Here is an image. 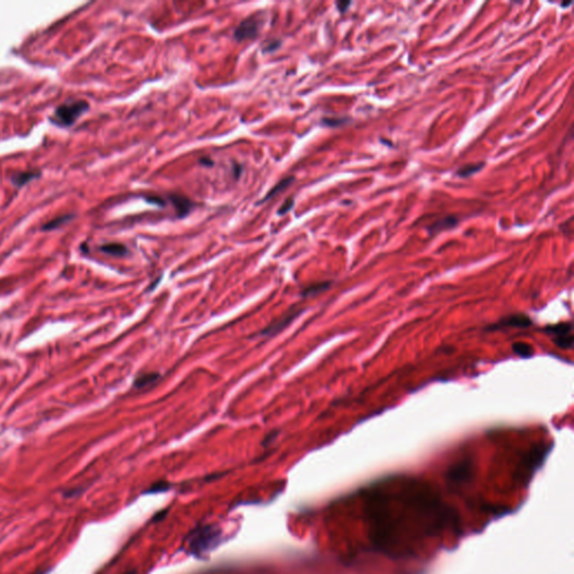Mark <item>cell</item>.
<instances>
[{
  "label": "cell",
  "mask_w": 574,
  "mask_h": 574,
  "mask_svg": "<svg viewBox=\"0 0 574 574\" xmlns=\"http://www.w3.org/2000/svg\"><path fill=\"white\" fill-rule=\"evenodd\" d=\"M222 532L213 525H203L195 528L189 538V551L197 558L210 553L221 543Z\"/></svg>",
  "instance_id": "1"
},
{
  "label": "cell",
  "mask_w": 574,
  "mask_h": 574,
  "mask_svg": "<svg viewBox=\"0 0 574 574\" xmlns=\"http://www.w3.org/2000/svg\"><path fill=\"white\" fill-rule=\"evenodd\" d=\"M88 110H89V104L87 101L84 100L70 101L68 104L57 107L54 115H53V120H54V122L57 124L69 127L77 121L80 115L87 113Z\"/></svg>",
  "instance_id": "2"
},
{
  "label": "cell",
  "mask_w": 574,
  "mask_h": 574,
  "mask_svg": "<svg viewBox=\"0 0 574 574\" xmlns=\"http://www.w3.org/2000/svg\"><path fill=\"white\" fill-rule=\"evenodd\" d=\"M573 328L571 322H563L547 326L544 332L550 336L554 344L561 349H571L573 345Z\"/></svg>",
  "instance_id": "3"
},
{
  "label": "cell",
  "mask_w": 574,
  "mask_h": 574,
  "mask_svg": "<svg viewBox=\"0 0 574 574\" xmlns=\"http://www.w3.org/2000/svg\"><path fill=\"white\" fill-rule=\"evenodd\" d=\"M533 324L532 320L527 315H525L523 313H517V314H511L508 315V317H505L500 319L499 321L496 322V323H492L490 326H488L486 328L487 331H497V330H502V329H506V328H519V329H526L529 328Z\"/></svg>",
  "instance_id": "4"
},
{
  "label": "cell",
  "mask_w": 574,
  "mask_h": 574,
  "mask_svg": "<svg viewBox=\"0 0 574 574\" xmlns=\"http://www.w3.org/2000/svg\"><path fill=\"white\" fill-rule=\"evenodd\" d=\"M260 29V20L256 16L249 17L242 20L234 29L233 36L237 41H243V39L255 38Z\"/></svg>",
  "instance_id": "5"
},
{
  "label": "cell",
  "mask_w": 574,
  "mask_h": 574,
  "mask_svg": "<svg viewBox=\"0 0 574 574\" xmlns=\"http://www.w3.org/2000/svg\"><path fill=\"white\" fill-rule=\"evenodd\" d=\"M300 311H296V310H292L290 312H287L286 314L284 315L283 318H280L277 322L270 324L269 327H267L264 331L261 332L262 336H273L276 335V333L279 332L282 329H284L286 326H288L293 320L296 318V315L299 314Z\"/></svg>",
  "instance_id": "6"
},
{
  "label": "cell",
  "mask_w": 574,
  "mask_h": 574,
  "mask_svg": "<svg viewBox=\"0 0 574 574\" xmlns=\"http://www.w3.org/2000/svg\"><path fill=\"white\" fill-rule=\"evenodd\" d=\"M170 200L173 203V207L175 208L177 217L179 218L186 217L191 211H192L193 203L186 197L179 194H172L170 195Z\"/></svg>",
  "instance_id": "7"
},
{
  "label": "cell",
  "mask_w": 574,
  "mask_h": 574,
  "mask_svg": "<svg viewBox=\"0 0 574 574\" xmlns=\"http://www.w3.org/2000/svg\"><path fill=\"white\" fill-rule=\"evenodd\" d=\"M100 249H101V251L108 253V255H111V256L121 257V256H124L128 253L127 247L124 246V244L118 243V242L106 243V244H104V246H101Z\"/></svg>",
  "instance_id": "8"
},
{
  "label": "cell",
  "mask_w": 574,
  "mask_h": 574,
  "mask_svg": "<svg viewBox=\"0 0 574 574\" xmlns=\"http://www.w3.org/2000/svg\"><path fill=\"white\" fill-rule=\"evenodd\" d=\"M293 180H294V177H293V176H288V177H285V179H283L282 181H279L278 183L276 184V185L274 186V188L271 189V190L269 191V192L265 195L264 198H262L261 201L258 202V204L265 202V201H267V200L274 198L275 195H277L279 192H282V191H284L285 189L287 188L288 185H290V184L292 183Z\"/></svg>",
  "instance_id": "9"
},
{
  "label": "cell",
  "mask_w": 574,
  "mask_h": 574,
  "mask_svg": "<svg viewBox=\"0 0 574 574\" xmlns=\"http://www.w3.org/2000/svg\"><path fill=\"white\" fill-rule=\"evenodd\" d=\"M513 351L522 358H531L534 354V348L532 344H528L526 342L519 341L514 342L513 344Z\"/></svg>",
  "instance_id": "10"
},
{
  "label": "cell",
  "mask_w": 574,
  "mask_h": 574,
  "mask_svg": "<svg viewBox=\"0 0 574 574\" xmlns=\"http://www.w3.org/2000/svg\"><path fill=\"white\" fill-rule=\"evenodd\" d=\"M457 224H458V219L456 217H447V218H444V219H441L440 221L433 224L432 227H430V231L432 233H437V232H439V231H441L443 229L452 228V227H455Z\"/></svg>",
  "instance_id": "11"
},
{
  "label": "cell",
  "mask_w": 574,
  "mask_h": 574,
  "mask_svg": "<svg viewBox=\"0 0 574 574\" xmlns=\"http://www.w3.org/2000/svg\"><path fill=\"white\" fill-rule=\"evenodd\" d=\"M159 375L158 373H155V372H149V373H145V375H141L139 377H137L135 379V387L137 388H142V387H146L148 386L149 384H152V382L156 381L158 379Z\"/></svg>",
  "instance_id": "12"
},
{
  "label": "cell",
  "mask_w": 574,
  "mask_h": 574,
  "mask_svg": "<svg viewBox=\"0 0 574 574\" xmlns=\"http://www.w3.org/2000/svg\"><path fill=\"white\" fill-rule=\"evenodd\" d=\"M38 174L35 172H21V173H17L15 176H12V182H14V184L17 186H21L27 183V182L32 181L35 177H37Z\"/></svg>",
  "instance_id": "13"
},
{
  "label": "cell",
  "mask_w": 574,
  "mask_h": 574,
  "mask_svg": "<svg viewBox=\"0 0 574 574\" xmlns=\"http://www.w3.org/2000/svg\"><path fill=\"white\" fill-rule=\"evenodd\" d=\"M484 164L483 163H479V164H470V165H465L463 167H460L459 170H458V174H459L461 177H466V176H470L472 175L473 173L478 172L480 168L483 167Z\"/></svg>",
  "instance_id": "14"
},
{
  "label": "cell",
  "mask_w": 574,
  "mask_h": 574,
  "mask_svg": "<svg viewBox=\"0 0 574 574\" xmlns=\"http://www.w3.org/2000/svg\"><path fill=\"white\" fill-rule=\"evenodd\" d=\"M329 286H330V283H329V282L319 283V284L311 285V286L306 287L305 290H304L303 292H302V293H303V295H313V294H317V293L326 291Z\"/></svg>",
  "instance_id": "15"
},
{
  "label": "cell",
  "mask_w": 574,
  "mask_h": 574,
  "mask_svg": "<svg viewBox=\"0 0 574 574\" xmlns=\"http://www.w3.org/2000/svg\"><path fill=\"white\" fill-rule=\"evenodd\" d=\"M72 216L68 215V216H63V217H59V218H55V219L51 220L50 222H47V224L44 226V230H52V229H55L57 227H60L61 225H63L64 222L69 221Z\"/></svg>",
  "instance_id": "16"
},
{
  "label": "cell",
  "mask_w": 574,
  "mask_h": 574,
  "mask_svg": "<svg viewBox=\"0 0 574 574\" xmlns=\"http://www.w3.org/2000/svg\"><path fill=\"white\" fill-rule=\"evenodd\" d=\"M294 203H295L294 198H288V199H286V200H285V202L282 204V206H280V208H279V210L277 211V213H278V215L282 216V215H285V213H287L288 211H291L292 209H293V207H294Z\"/></svg>",
  "instance_id": "17"
},
{
  "label": "cell",
  "mask_w": 574,
  "mask_h": 574,
  "mask_svg": "<svg viewBox=\"0 0 574 574\" xmlns=\"http://www.w3.org/2000/svg\"><path fill=\"white\" fill-rule=\"evenodd\" d=\"M146 201L152 204H156L158 207L165 206V201L161 197H146Z\"/></svg>",
  "instance_id": "18"
},
{
  "label": "cell",
  "mask_w": 574,
  "mask_h": 574,
  "mask_svg": "<svg viewBox=\"0 0 574 574\" xmlns=\"http://www.w3.org/2000/svg\"><path fill=\"white\" fill-rule=\"evenodd\" d=\"M280 46V41H271L269 44H267V46L264 48L265 52H273L275 50H277V48Z\"/></svg>",
  "instance_id": "19"
},
{
  "label": "cell",
  "mask_w": 574,
  "mask_h": 574,
  "mask_svg": "<svg viewBox=\"0 0 574 574\" xmlns=\"http://www.w3.org/2000/svg\"><path fill=\"white\" fill-rule=\"evenodd\" d=\"M199 162H200V164H201V165L209 166V167L213 166V164H215L210 157H202V158H200Z\"/></svg>",
  "instance_id": "20"
},
{
  "label": "cell",
  "mask_w": 574,
  "mask_h": 574,
  "mask_svg": "<svg viewBox=\"0 0 574 574\" xmlns=\"http://www.w3.org/2000/svg\"><path fill=\"white\" fill-rule=\"evenodd\" d=\"M323 122L328 124V126H333V124H339L344 122V120H330V119H326L323 120Z\"/></svg>",
  "instance_id": "21"
},
{
  "label": "cell",
  "mask_w": 574,
  "mask_h": 574,
  "mask_svg": "<svg viewBox=\"0 0 574 574\" xmlns=\"http://www.w3.org/2000/svg\"><path fill=\"white\" fill-rule=\"evenodd\" d=\"M349 5H350L349 1H346V2H338V3H337V6H338V8H339V10H340L341 12H344V11L346 9V7H348Z\"/></svg>",
  "instance_id": "22"
},
{
  "label": "cell",
  "mask_w": 574,
  "mask_h": 574,
  "mask_svg": "<svg viewBox=\"0 0 574 574\" xmlns=\"http://www.w3.org/2000/svg\"><path fill=\"white\" fill-rule=\"evenodd\" d=\"M241 171H242V167L235 164V165H234V176H235V179H238V177L240 176V174H241Z\"/></svg>",
  "instance_id": "23"
},
{
  "label": "cell",
  "mask_w": 574,
  "mask_h": 574,
  "mask_svg": "<svg viewBox=\"0 0 574 574\" xmlns=\"http://www.w3.org/2000/svg\"><path fill=\"white\" fill-rule=\"evenodd\" d=\"M123 574H135V571H130V572H126V573H123Z\"/></svg>",
  "instance_id": "24"
}]
</instances>
